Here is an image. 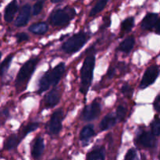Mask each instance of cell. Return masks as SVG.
I'll list each match as a JSON object with an SVG mask.
<instances>
[{"label": "cell", "mask_w": 160, "mask_h": 160, "mask_svg": "<svg viewBox=\"0 0 160 160\" xmlns=\"http://www.w3.org/2000/svg\"><path fill=\"white\" fill-rule=\"evenodd\" d=\"M66 66L63 62H60L52 70L47 72L40 79L38 82V92H45L50 86H55L60 80L65 71Z\"/></svg>", "instance_id": "6da1fadb"}, {"label": "cell", "mask_w": 160, "mask_h": 160, "mask_svg": "<svg viewBox=\"0 0 160 160\" xmlns=\"http://www.w3.org/2000/svg\"><path fill=\"white\" fill-rule=\"evenodd\" d=\"M95 58L93 55H90L85 58L81 70V88L80 91L83 94H86L90 88L93 78V71L95 68Z\"/></svg>", "instance_id": "7a4b0ae2"}, {"label": "cell", "mask_w": 160, "mask_h": 160, "mask_svg": "<svg viewBox=\"0 0 160 160\" xmlns=\"http://www.w3.org/2000/svg\"><path fill=\"white\" fill-rule=\"evenodd\" d=\"M74 9L66 7L64 9H57L52 11L50 15V23L54 26H63L67 24L74 17Z\"/></svg>", "instance_id": "3957f363"}, {"label": "cell", "mask_w": 160, "mask_h": 160, "mask_svg": "<svg viewBox=\"0 0 160 160\" xmlns=\"http://www.w3.org/2000/svg\"><path fill=\"white\" fill-rule=\"evenodd\" d=\"M88 40V36L85 33L80 32L70 37L67 42H64L62 48L65 52L73 53L81 49Z\"/></svg>", "instance_id": "277c9868"}, {"label": "cell", "mask_w": 160, "mask_h": 160, "mask_svg": "<svg viewBox=\"0 0 160 160\" xmlns=\"http://www.w3.org/2000/svg\"><path fill=\"white\" fill-rule=\"evenodd\" d=\"M38 62V59H31L23 64L19 71L17 80H16L17 85L18 87H23V85H26L28 81L30 79L35 70Z\"/></svg>", "instance_id": "5b68a950"}, {"label": "cell", "mask_w": 160, "mask_h": 160, "mask_svg": "<svg viewBox=\"0 0 160 160\" xmlns=\"http://www.w3.org/2000/svg\"><path fill=\"white\" fill-rule=\"evenodd\" d=\"M159 73V70L158 68V67H156V66H152V67H148L146 71H145L143 78L142 80V82H141V88H145L148 86L153 84L155 82V81L156 80V78H158Z\"/></svg>", "instance_id": "8992f818"}, {"label": "cell", "mask_w": 160, "mask_h": 160, "mask_svg": "<svg viewBox=\"0 0 160 160\" xmlns=\"http://www.w3.org/2000/svg\"><path fill=\"white\" fill-rule=\"evenodd\" d=\"M100 111H101V106H100L99 102L97 101L93 102L92 104L88 105L84 108L82 112L83 120H87V121L95 120L98 117Z\"/></svg>", "instance_id": "52a82bcc"}, {"label": "cell", "mask_w": 160, "mask_h": 160, "mask_svg": "<svg viewBox=\"0 0 160 160\" xmlns=\"http://www.w3.org/2000/svg\"><path fill=\"white\" fill-rule=\"evenodd\" d=\"M62 109H57L51 117V120L48 124L50 133L52 134H59V131L62 130Z\"/></svg>", "instance_id": "ba28073f"}, {"label": "cell", "mask_w": 160, "mask_h": 160, "mask_svg": "<svg viewBox=\"0 0 160 160\" xmlns=\"http://www.w3.org/2000/svg\"><path fill=\"white\" fill-rule=\"evenodd\" d=\"M31 17V6L29 4H25L22 6L19 15L15 21V26L23 27L25 26L29 21Z\"/></svg>", "instance_id": "9c48e42d"}, {"label": "cell", "mask_w": 160, "mask_h": 160, "mask_svg": "<svg viewBox=\"0 0 160 160\" xmlns=\"http://www.w3.org/2000/svg\"><path fill=\"white\" fill-rule=\"evenodd\" d=\"M60 100V93L57 89L54 88L45 96V104L47 107H53L59 103Z\"/></svg>", "instance_id": "30bf717a"}, {"label": "cell", "mask_w": 160, "mask_h": 160, "mask_svg": "<svg viewBox=\"0 0 160 160\" xmlns=\"http://www.w3.org/2000/svg\"><path fill=\"white\" fill-rule=\"evenodd\" d=\"M138 142L145 148H152L156 144V138L152 133L144 132L139 136Z\"/></svg>", "instance_id": "8fae6325"}, {"label": "cell", "mask_w": 160, "mask_h": 160, "mask_svg": "<svg viewBox=\"0 0 160 160\" xmlns=\"http://www.w3.org/2000/svg\"><path fill=\"white\" fill-rule=\"evenodd\" d=\"M158 21V14L150 12L145 17L142 22V28L145 30L152 29L156 26Z\"/></svg>", "instance_id": "7c38bea8"}, {"label": "cell", "mask_w": 160, "mask_h": 160, "mask_svg": "<svg viewBox=\"0 0 160 160\" xmlns=\"http://www.w3.org/2000/svg\"><path fill=\"white\" fill-rule=\"evenodd\" d=\"M18 9V4L16 1L11 2L10 3L7 5L5 9L4 13V19L6 22H11L13 20V17L15 16Z\"/></svg>", "instance_id": "4fadbf2b"}, {"label": "cell", "mask_w": 160, "mask_h": 160, "mask_svg": "<svg viewBox=\"0 0 160 160\" xmlns=\"http://www.w3.org/2000/svg\"><path fill=\"white\" fill-rule=\"evenodd\" d=\"M45 148V144H44V140L42 138L39 137L34 142V145L32 147V156L35 159L40 157L44 152Z\"/></svg>", "instance_id": "5bb4252c"}, {"label": "cell", "mask_w": 160, "mask_h": 160, "mask_svg": "<svg viewBox=\"0 0 160 160\" xmlns=\"http://www.w3.org/2000/svg\"><path fill=\"white\" fill-rule=\"evenodd\" d=\"M116 123H117V118L112 114H108L102 119L100 123V130L106 131V130L112 128L116 124Z\"/></svg>", "instance_id": "9a60e30c"}, {"label": "cell", "mask_w": 160, "mask_h": 160, "mask_svg": "<svg viewBox=\"0 0 160 160\" xmlns=\"http://www.w3.org/2000/svg\"><path fill=\"white\" fill-rule=\"evenodd\" d=\"M48 27L47 23L44 22H39V23H34L29 28V31L35 34H43L47 32Z\"/></svg>", "instance_id": "2e32d148"}, {"label": "cell", "mask_w": 160, "mask_h": 160, "mask_svg": "<svg viewBox=\"0 0 160 160\" xmlns=\"http://www.w3.org/2000/svg\"><path fill=\"white\" fill-rule=\"evenodd\" d=\"M134 45V38L133 37H129L123 40L120 43L118 49L120 51L123 52L125 53H129L132 50L133 47Z\"/></svg>", "instance_id": "e0dca14e"}, {"label": "cell", "mask_w": 160, "mask_h": 160, "mask_svg": "<svg viewBox=\"0 0 160 160\" xmlns=\"http://www.w3.org/2000/svg\"><path fill=\"white\" fill-rule=\"evenodd\" d=\"M86 160H105V148L101 147L92 151L88 155Z\"/></svg>", "instance_id": "ac0fdd59"}, {"label": "cell", "mask_w": 160, "mask_h": 160, "mask_svg": "<svg viewBox=\"0 0 160 160\" xmlns=\"http://www.w3.org/2000/svg\"><path fill=\"white\" fill-rule=\"evenodd\" d=\"M20 140H21V138L18 137L16 134H12V135L9 136V138L6 140V143H5V148L7 150H11L12 148H16L17 146H18Z\"/></svg>", "instance_id": "d6986e66"}, {"label": "cell", "mask_w": 160, "mask_h": 160, "mask_svg": "<svg viewBox=\"0 0 160 160\" xmlns=\"http://www.w3.org/2000/svg\"><path fill=\"white\" fill-rule=\"evenodd\" d=\"M94 135V129L93 126L92 125H88L84 127L81 131V134H80V139L82 142H87L88 141L92 136Z\"/></svg>", "instance_id": "ffe728a7"}, {"label": "cell", "mask_w": 160, "mask_h": 160, "mask_svg": "<svg viewBox=\"0 0 160 160\" xmlns=\"http://www.w3.org/2000/svg\"><path fill=\"white\" fill-rule=\"evenodd\" d=\"M12 57H13L12 55H9L2 62L1 65H0V76H3L6 73L9 66H10L11 62H12Z\"/></svg>", "instance_id": "44dd1931"}, {"label": "cell", "mask_w": 160, "mask_h": 160, "mask_svg": "<svg viewBox=\"0 0 160 160\" xmlns=\"http://www.w3.org/2000/svg\"><path fill=\"white\" fill-rule=\"evenodd\" d=\"M107 2H108L106 1V0H101V1L98 2L96 3V5L93 7V9L91 10L90 16H95L96 15V14H98V12H101V11L106 7Z\"/></svg>", "instance_id": "7402d4cb"}, {"label": "cell", "mask_w": 160, "mask_h": 160, "mask_svg": "<svg viewBox=\"0 0 160 160\" xmlns=\"http://www.w3.org/2000/svg\"><path fill=\"white\" fill-rule=\"evenodd\" d=\"M134 24V19L133 17H128L126 20H123L121 25V30L122 31H125V32H128L132 29Z\"/></svg>", "instance_id": "603a6c76"}, {"label": "cell", "mask_w": 160, "mask_h": 160, "mask_svg": "<svg viewBox=\"0 0 160 160\" xmlns=\"http://www.w3.org/2000/svg\"><path fill=\"white\" fill-rule=\"evenodd\" d=\"M38 123H31L27 125L24 128H23V131H22V138L25 137L28 134L32 132V131H35L38 128Z\"/></svg>", "instance_id": "cb8c5ba5"}, {"label": "cell", "mask_w": 160, "mask_h": 160, "mask_svg": "<svg viewBox=\"0 0 160 160\" xmlns=\"http://www.w3.org/2000/svg\"><path fill=\"white\" fill-rule=\"evenodd\" d=\"M152 134L154 136H158L160 134V119L156 118L152 123Z\"/></svg>", "instance_id": "d4e9b609"}, {"label": "cell", "mask_w": 160, "mask_h": 160, "mask_svg": "<svg viewBox=\"0 0 160 160\" xmlns=\"http://www.w3.org/2000/svg\"><path fill=\"white\" fill-rule=\"evenodd\" d=\"M125 160H140V156L137 150L134 148L130 149L126 154Z\"/></svg>", "instance_id": "484cf974"}, {"label": "cell", "mask_w": 160, "mask_h": 160, "mask_svg": "<svg viewBox=\"0 0 160 160\" xmlns=\"http://www.w3.org/2000/svg\"><path fill=\"white\" fill-rule=\"evenodd\" d=\"M127 114V108L123 106H119L117 109V118L119 120H123Z\"/></svg>", "instance_id": "4316f807"}, {"label": "cell", "mask_w": 160, "mask_h": 160, "mask_svg": "<svg viewBox=\"0 0 160 160\" xmlns=\"http://www.w3.org/2000/svg\"><path fill=\"white\" fill-rule=\"evenodd\" d=\"M43 5H44L43 1H38L34 5V6H33V14H34V16L40 13L42 8H43Z\"/></svg>", "instance_id": "83f0119b"}, {"label": "cell", "mask_w": 160, "mask_h": 160, "mask_svg": "<svg viewBox=\"0 0 160 160\" xmlns=\"http://www.w3.org/2000/svg\"><path fill=\"white\" fill-rule=\"evenodd\" d=\"M132 88H131V86L128 85V84H124V85L122 87V92H123L124 95H128V96H131V94H132Z\"/></svg>", "instance_id": "f1b7e54d"}, {"label": "cell", "mask_w": 160, "mask_h": 160, "mask_svg": "<svg viewBox=\"0 0 160 160\" xmlns=\"http://www.w3.org/2000/svg\"><path fill=\"white\" fill-rule=\"evenodd\" d=\"M17 42L20 43V42L28 40V39H29V37H28V34H25V33H20V34H17Z\"/></svg>", "instance_id": "f546056e"}, {"label": "cell", "mask_w": 160, "mask_h": 160, "mask_svg": "<svg viewBox=\"0 0 160 160\" xmlns=\"http://www.w3.org/2000/svg\"><path fill=\"white\" fill-rule=\"evenodd\" d=\"M154 108L157 112H160V95L156 97L154 102Z\"/></svg>", "instance_id": "4dcf8cb0"}, {"label": "cell", "mask_w": 160, "mask_h": 160, "mask_svg": "<svg viewBox=\"0 0 160 160\" xmlns=\"http://www.w3.org/2000/svg\"><path fill=\"white\" fill-rule=\"evenodd\" d=\"M114 73H115V69L112 68V67H110L109 70V72H108V77H109V78H112V76L114 75Z\"/></svg>", "instance_id": "1f68e13d"}, {"label": "cell", "mask_w": 160, "mask_h": 160, "mask_svg": "<svg viewBox=\"0 0 160 160\" xmlns=\"http://www.w3.org/2000/svg\"><path fill=\"white\" fill-rule=\"evenodd\" d=\"M155 27H156V32L157 33V34H160V19L158 20Z\"/></svg>", "instance_id": "d6a6232c"}, {"label": "cell", "mask_w": 160, "mask_h": 160, "mask_svg": "<svg viewBox=\"0 0 160 160\" xmlns=\"http://www.w3.org/2000/svg\"><path fill=\"white\" fill-rule=\"evenodd\" d=\"M61 0H53V1H52V2L53 3H57V2H60Z\"/></svg>", "instance_id": "836d02e7"}, {"label": "cell", "mask_w": 160, "mask_h": 160, "mask_svg": "<svg viewBox=\"0 0 160 160\" xmlns=\"http://www.w3.org/2000/svg\"><path fill=\"white\" fill-rule=\"evenodd\" d=\"M1 56H2V54H1V52H0V59H1Z\"/></svg>", "instance_id": "e575fe53"}, {"label": "cell", "mask_w": 160, "mask_h": 160, "mask_svg": "<svg viewBox=\"0 0 160 160\" xmlns=\"http://www.w3.org/2000/svg\"><path fill=\"white\" fill-rule=\"evenodd\" d=\"M52 160H59V159H52Z\"/></svg>", "instance_id": "d590c367"}]
</instances>
